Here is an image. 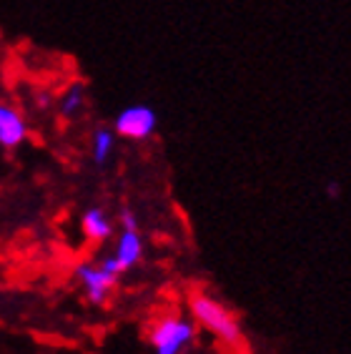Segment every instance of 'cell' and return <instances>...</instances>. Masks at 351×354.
I'll return each instance as SVG.
<instances>
[{"label":"cell","mask_w":351,"mask_h":354,"mask_svg":"<svg viewBox=\"0 0 351 354\" xmlns=\"http://www.w3.org/2000/svg\"><path fill=\"white\" fill-rule=\"evenodd\" d=\"M189 309L193 322H196V327H203L206 332H211L223 344L236 347L238 342H241V322H238V317L226 304L214 299L211 294H191Z\"/></svg>","instance_id":"6da1fadb"},{"label":"cell","mask_w":351,"mask_h":354,"mask_svg":"<svg viewBox=\"0 0 351 354\" xmlns=\"http://www.w3.org/2000/svg\"><path fill=\"white\" fill-rule=\"evenodd\" d=\"M81 232L91 244H103L113 236V221L103 206H88L81 216Z\"/></svg>","instance_id":"8992f818"},{"label":"cell","mask_w":351,"mask_h":354,"mask_svg":"<svg viewBox=\"0 0 351 354\" xmlns=\"http://www.w3.org/2000/svg\"><path fill=\"white\" fill-rule=\"evenodd\" d=\"M158 129V113L151 109L149 103H133L118 111L113 121L115 138H126V141H149Z\"/></svg>","instance_id":"277c9868"},{"label":"cell","mask_w":351,"mask_h":354,"mask_svg":"<svg viewBox=\"0 0 351 354\" xmlns=\"http://www.w3.org/2000/svg\"><path fill=\"white\" fill-rule=\"evenodd\" d=\"M58 111L66 121H78L88 111V86L83 81H73L63 91L61 101H58Z\"/></svg>","instance_id":"ba28073f"},{"label":"cell","mask_w":351,"mask_h":354,"mask_svg":"<svg viewBox=\"0 0 351 354\" xmlns=\"http://www.w3.org/2000/svg\"><path fill=\"white\" fill-rule=\"evenodd\" d=\"M115 151V133L108 126H95L93 133H91V158L98 169L108 164L111 156Z\"/></svg>","instance_id":"9c48e42d"},{"label":"cell","mask_w":351,"mask_h":354,"mask_svg":"<svg viewBox=\"0 0 351 354\" xmlns=\"http://www.w3.org/2000/svg\"><path fill=\"white\" fill-rule=\"evenodd\" d=\"M123 269L118 261L113 259V254L103 257L101 261H81L73 269V279L81 284L83 297L88 304L93 307H103L108 301L111 292L115 289L118 279H121Z\"/></svg>","instance_id":"7a4b0ae2"},{"label":"cell","mask_w":351,"mask_h":354,"mask_svg":"<svg viewBox=\"0 0 351 354\" xmlns=\"http://www.w3.org/2000/svg\"><path fill=\"white\" fill-rule=\"evenodd\" d=\"M339 191H341V186H339V184H329L326 194H329V196H339Z\"/></svg>","instance_id":"7c38bea8"},{"label":"cell","mask_w":351,"mask_h":354,"mask_svg":"<svg viewBox=\"0 0 351 354\" xmlns=\"http://www.w3.org/2000/svg\"><path fill=\"white\" fill-rule=\"evenodd\" d=\"M50 103H53L50 93H48V91H41V93H38V106H41V109H50Z\"/></svg>","instance_id":"8fae6325"},{"label":"cell","mask_w":351,"mask_h":354,"mask_svg":"<svg viewBox=\"0 0 351 354\" xmlns=\"http://www.w3.org/2000/svg\"><path fill=\"white\" fill-rule=\"evenodd\" d=\"M118 224H121L123 232H141V226H138V216L131 212L129 206H123L121 214H118Z\"/></svg>","instance_id":"30bf717a"},{"label":"cell","mask_w":351,"mask_h":354,"mask_svg":"<svg viewBox=\"0 0 351 354\" xmlns=\"http://www.w3.org/2000/svg\"><path fill=\"white\" fill-rule=\"evenodd\" d=\"M196 339V322L183 319L178 314H166L149 327V344L155 354H183V349Z\"/></svg>","instance_id":"3957f363"},{"label":"cell","mask_w":351,"mask_h":354,"mask_svg":"<svg viewBox=\"0 0 351 354\" xmlns=\"http://www.w3.org/2000/svg\"><path fill=\"white\" fill-rule=\"evenodd\" d=\"M113 259L118 261V266H121L123 272H129V269L141 264V259H143L141 232H123L121 229V236H118V241H115Z\"/></svg>","instance_id":"52a82bcc"},{"label":"cell","mask_w":351,"mask_h":354,"mask_svg":"<svg viewBox=\"0 0 351 354\" xmlns=\"http://www.w3.org/2000/svg\"><path fill=\"white\" fill-rule=\"evenodd\" d=\"M28 138V121L23 113L10 103L0 101V146L3 149H18Z\"/></svg>","instance_id":"5b68a950"}]
</instances>
